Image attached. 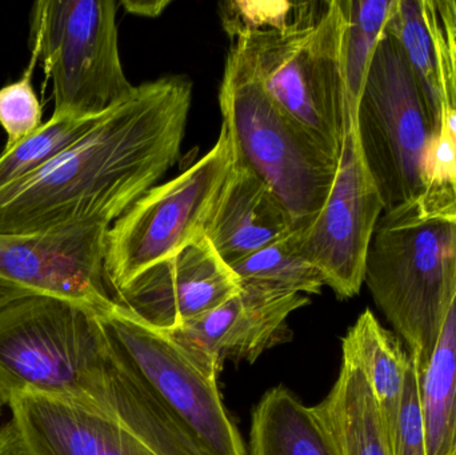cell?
<instances>
[{
	"label": "cell",
	"mask_w": 456,
	"mask_h": 455,
	"mask_svg": "<svg viewBox=\"0 0 456 455\" xmlns=\"http://www.w3.org/2000/svg\"><path fill=\"white\" fill-rule=\"evenodd\" d=\"M191 101V82L182 75L135 85L77 143L0 190V234L111 226L175 165Z\"/></svg>",
	"instance_id": "obj_1"
},
{
	"label": "cell",
	"mask_w": 456,
	"mask_h": 455,
	"mask_svg": "<svg viewBox=\"0 0 456 455\" xmlns=\"http://www.w3.org/2000/svg\"><path fill=\"white\" fill-rule=\"evenodd\" d=\"M0 389L80 403L157 455H208L115 352L93 307L27 293L0 302Z\"/></svg>",
	"instance_id": "obj_2"
},
{
	"label": "cell",
	"mask_w": 456,
	"mask_h": 455,
	"mask_svg": "<svg viewBox=\"0 0 456 455\" xmlns=\"http://www.w3.org/2000/svg\"><path fill=\"white\" fill-rule=\"evenodd\" d=\"M219 15L231 51L271 99L335 157L356 125L343 69L342 0L226 2Z\"/></svg>",
	"instance_id": "obj_3"
},
{
	"label": "cell",
	"mask_w": 456,
	"mask_h": 455,
	"mask_svg": "<svg viewBox=\"0 0 456 455\" xmlns=\"http://www.w3.org/2000/svg\"><path fill=\"white\" fill-rule=\"evenodd\" d=\"M364 283L422 373L456 293V218L430 213L415 199L385 211L370 246Z\"/></svg>",
	"instance_id": "obj_4"
},
{
	"label": "cell",
	"mask_w": 456,
	"mask_h": 455,
	"mask_svg": "<svg viewBox=\"0 0 456 455\" xmlns=\"http://www.w3.org/2000/svg\"><path fill=\"white\" fill-rule=\"evenodd\" d=\"M219 106L236 157L273 190L295 227L307 229L329 198L339 158L281 109L232 51Z\"/></svg>",
	"instance_id": "obj_5"
},
{
	"label": "cell",
	"mask_w": 456,
	"mask_h": 455,
	"mask_svg": "<svg viewBox=\"0 0 456 455\" xmlns=\"http://www.w3.org/2000/svg\"><path fill=\"white\" fill-rule=\"evenodd\" d=\"M114 0H40L29 16V47L53 82L55 118L101 117L125 101Z\"/></svg>",
	"instance_id": "obj_6"
},
{
	"label": "cell",
	"mask_w": 456,
	"mask_h": 455,
	"mask_svg": "<svg viewBox=\"0 0 456 455\" xmlns=\"http://www.w3.org/2000/svg\"><path fill=\"white\" fill-rule=\"evenodd\" d=\"M226 126L213 149L186 171L139 198L109 227L104 272L112 294L205 235L233 165Z\"/></svg>",
	"instance_id": "obj_7"
},
{
	"label": "cell",
	"mask_w": 456,
	"mask_h": 455,
	"mask_svg": "<svg viewBox=\"0 0 456 455\" xmlns=\"http://www.w3.org/2000/svg\"><path fill=\"white\" fill-rule=\"evenodd\" d=\"M438 130L395 42L385 31L356 111L359 143L385 211L411 202L422 191L423 157Z\"/></svg>",
	"instance_id": "obj_8"
},
{
	"label": "cell",
	"mask_w": 456,
	"mask_h": 455,
	"mask_svg": "<svg viewBox=\"0 0 456 455\" xmlns=\"http://www.w3.org/2000/svg\"><path fill=\"white\" fill-rule=\"evenodd\" d=\"M96 313L115 352L206 454L248 455L224 408L218 381L206 376L167 336L115 302Z\"/></svg>",
	"instance_id": "obj_9"
},
{
	"label": "cell",
	"mask_w": 456,
	"mask_h": 455,
	"mask_svg": "<svg viewBox=\"0 0 456 455\" xmlns=\"http://www.w3.org/2000/svg\"><path fill=\"white\" fill-rule=\"evenodd\" d=\"M385 203L367 167L356 125L347 134L329 198L307 229L303 248L339 299L358 296Z\"/></svg>",
	"instance_id": "obj_10"
},
{
	"label": "cell",
	"mask_w": 456,
	"mask_h": 455,
	"mask_svg": "<svg viewBox=\"0 0 456 455\" xmlns=\"http://www.w3.org/2000/svg\"><path fill=\"white\" fill-rule=\"evenodd\" d=\"M109 226L79 223L34 234H0V280L96 312L114 304L104 272Z\"/></svg>",
	"instance_id": "obj_11"
},
{
	"label": "cell",
	"mask_w": 456,
	"mask_h": 455,
	"mask_svg": "<svg viewBox=\"0 0 456 455\" xmlns=\"http://www.w3.org/2000/svg\"><path fill=\"white\" fill-rule=\"evenodd\" d=\"M308 304L303 294L241 286L221 306L163 334L206 376L218 381L226 361L255 362L265 350L291 338L287 320Z\"/></svg>",
	"instance_id": "obj_12"
},
{
	"label": "cell",
	"mask_w": 456,
	"mask_h": 455,
	"mask_svg": "<svg viewBox=\"0 0 456 455\" xmlns=\"http://www.w3.org/2000/svg\"><path fill=\"white\" fill-rule=\"evenodd\" d=\"M240 288L235 272L203 235L112 294V299L144 325L168 333L221 306Z\"/></svg>",
	"instance_id": "obj_13"
},
{
	"label": "cell",
	"mask_w": 456,
	"mask_h": 455,
	"mask_svg": "<svg viewBox=\"0 0 456 455\" xmlns=\"http://www.w3.org/2000/svg\"><path fill=\"white\" fill-rule=\"evenodd\" d=\"M8 406L31 455H157L125 427L64 398L16 393Z\"/></svg>",
	"instance_id": "obj_14"
},
{
	"label": "cell",
	"mask_w": 456,
	"mask_h": 455,
	"mask_svg": "<svg viewBox=\"0 0 456 455\" xmlns=\"http://www.w3.org/2000/svg\"><path fill=\"white\" fill-rule=\"evenodd\" d=\"M295 230L286 206L235 155L230 175L205 227V237L214 250L228 266H232Z\"/></svg>",
	"instance_id": "obj_15"
},
{
	"label": "cell",
	"mask_w": 456,
	"mask_h": 455,
	"mask_svg": "<svg viewBox=\"0 0 456 455\" xmlns=\"http://www.w3.org/2000/svg\"><path fill=\"white\" fill-rule=\"evenodd\" d=\"M313 409L337 455H394L374 393L358 366L345 355L334 386Z\"/></svg>",
	"instance_id": "obj_16"
},
{
	"label": "cell",
	"mask_w": 456,
	"mask_h": 455,
	"mask_svg": "<svg viewBox=\"0 0 456 455\" xmlns=\"http://www.w3.org/2000/svg\"><path fill=\"white\" fill-rule=\"evenodd\" d=\"M342 355L353 361L369 382L393 445L407 374L412 363L409 352L367 309L342 339Z\"/></svg>",
	"instance_id": "obj_17"
},
{
	"label": "cell",
	"mask_w": 456,
	"mask_h": 455,
	"mask_svg": "<svg viewBox=\"0 0 456 455\" xmlns=\"http://www.w3.org/2000/svg\"><path fill=\"white\" fill-rule=\"evenodd\" d=\"M248 455H337L313 408L284 386L265 393L255 406Z\"/></svg>",
	"instance_id": "obj_18"
},
{
	"label": "cell",
	"mask_w": 456,
	"mask_h": 455,
	"mask_svg": "<svg viewBox=\"0 0 456 455\" xmlns=\"http://www.w3.org/2000/svg\"><path fill=\"white\" fill-rule=\"evenodd\" d=\"M428 455L456 451V293L430 362L419 374Z\"/></svg>",
	"instance_id": "obj_19"
},
{
	"label": "cell",
	"mask_w": 456,
	"mask_h": 455,
	"mask_svg": "<svg viewBox=\"0 0 456 455\" xmlns=\"http://www.w3.org/2000/svg\"><path fill=\"white\" fill-rule=\"evenodd\" d=\"M240 286L284 294H321L324 280L303 248L302 230L230 266Z\"/></svg>",
	"instance_id": "obj_20"
},
{
	"label": "cell",
	"mask_w": 456,
	"mask_h": 455,
	"mask_svg": "<svg viewBox=\"0 0 456 455\" xmlns=\"http://www.w3.org/2000/svg\"><path fill=\"white\" fill-rule=\"evenodd\" d=\"M395 0H342L346 27L343 69L348 103L356 115L372 56L385 35Z\"/></svg>",
	"instance_id": "obj_21"
},
{
	"label": "cell",
	"mask_w": 456,
	"mask_h": 455,
	"mask_svg": "<svg viewBox=\"0 0 456 455\" xmlns=\"http://www.w3.org/2000/svg\"><path fill=\"white\" fill-rule=\"evenodd\" d=\"M385 31L395 42L407 69L422 93L436 127H441V88L433 43L423 19L422 2L395 0Z\"/></svg>",
	"instance_id": "obj_22"
},
{
	"label": "cell",
	"mask_w": 456,
	"mask_h": 455,
	"mask_svg": "<svg viewBox=\"0 0 456 455\" xmlns=\"http://www.w3.org/2000/svg\"><path fill=\"white\" fill-rule=\"evenodd\" d=\"M98 119L99 117L82 119L51 117L31 136L0 154V190L45 167L77 143Z\"/></svg>",
	"instance_id": "obj_23"
},
{
	"label": "cell",
	"mask_w": 456,
	"mask_h": 455,
	"mask_svg": "<svg viewBox=\"0 0 456 455\" xmlns=\"http://www.w3.org/2000/svg\"><path fill=\"white\" fill-rule=\"evenodd\" d=\"M436 55L442 111H456V2L420 0Z\"/></svg>",
	"instance_id": "obj_24"
},
{
	"label": "cell",
	"mask_w": 456,
	"mask_h": 455,
	"mask_svg": "<svg viewBox=\"0 0 456 455\" xmlns=\"http://www.w3.org/2000/svg\"><path fill=\"white\" fill-rule=\"evenodd\" d=\"M37 63V56L31 53L23 75L0 88V127L7 135L3 151H10L42 127L43 106L32 83Z\"/></svg>",
	"instance_id": "obj_25"
},
{
	"label": "cell",
	"mask_w": 456,
	"mask_h": 455,
	"mask_svg": "<svg viewBox=\"0 0 456 455\" xmlns=\"http://www.w3.org/2000/svg\"><path fill=\"white\" fill-rule=\"evenodd\" d=\"M394 455H428L425 417L420 398L419 373L411 363L393 438Z\"/></svg>",
	"instance_id": "obj_26"
},
{
	"label": "cell",
	"mask_w": 456,
	"mask_h": 455,
	"mask_svg": "<svg viewBox=\"0 0 456 455\" xmlns=\"http://www.w3.org/2000/svg\"><path fill=\"white\" fill-rule=\"evenodd\" d=\"M0 455H31L12 419L0 427Z\"/></svg>",
	"instance_id": "obj_27"
},
{
	"label": "cell",
	"mask_w": 456,
	"mask_h": 455,
	"mask_svg": "<svg viewBox=\"0 0 456 455\" xmlns=\"http://www.w3.org/2000/svg\"><path fill=\"white\" fill-rule=\"evenodd\" d=\"M170 4V0H125L120 3L126 12L144 18H157Z\"/></svg>",
	"instance_id": "obj_28"
},
{
	"label": "cell",
	"mask_w": 456,
	"mask_h": 455,
	"mask_svg": "<svg viewBox=\"0 0 456 455\" xmlns=\"http://www.w3.org/2000/svg\"><path fill=\"white\" fill-rule=\"evenodd\" d=\"M27 293H32V291L27 290V288H21V286L13 285V283L0 280V302Z\"/></svg>",
	"instance_id": "obj_29"
},
{
	"label": "cell",
	"mask_w": 456,
	"mask_h": 455,
	"mask_svg": "<svg viewBox=\"0 0 456 455\" xmlns=\"http://www.w3.org/2000/svg\"><path fill=\"white\" fill-rule=\"evenodd\" d=\"M441 123L444 126L447 133L454 139L456 143V111H452V110H449V111L444 110V111H442Z\"/></svg>",
	"instance_id": "obj_30"
},
{
	"label": "cell",
	"mask_w": 456,
	"mask_h": 455,
	"mask_svg": "<svg viewBox=\"0 0 456 455\" xmlns=\"http://www.w3.org/2000/svg\"><path fill=\"white\" fill-rule=\"evenodd\" d=\"M4 406H8V400L7 397H5L4 393L2 392V389H0V414H2V410L4 409Z\"/></svg>",
	"instance_id": "obj_31"
},
{
	"label": "cell",
	"mask_w": 456,
	"mask_h": 455,
	"mask_svg": "<svg viewBox=\"0 0 456 455\" xmlns=\"http://www.w3.org/2000/svg\"><path fill=\"white\" fill-rule=\"evenodd\" d=\"M452 455H456V451H455V453H454V454H452Z\"/></svg>",
	"instance_id": "obj_32"
}]
</instances>
